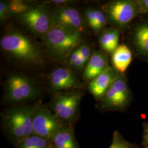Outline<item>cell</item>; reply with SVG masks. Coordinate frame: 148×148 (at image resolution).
Masks as SVG:
<instances>
[{
	"label": "cell",
	"instance_id": "83f0119b",
	"mask_svg": "<svg viewBox=\"0 0 148 148\" xmlns=\"http://www.w3.org/2000/svg\"><path fill=\"white\" fill-rule=\"evenodd\" d=\"M52 148H53V147H52Z\"/></svg>",
	"mask_w": 148,
	"mask_h": 148
},
{
	"label": "cell",
	"instance_id": "8992f818",
	"mask_svg": "<svg viewBox=\"0 0 148 148\" xmlns=\"http://www.w3.org/2000/svg\"><path fill=\"white\" fill-rule=\"evenodd\" d=\"M52 11L47 5H34L19 16L21 24L34 35L42 38L53 27Z\"/></svg>",
	"mask_w": 148,
	"mask_h": 148
},
{
	"label": "cell",
	"instance_id": "ffe728a7",
	"mask_svg": "<svg viewBox=\"0 0 148 148\" xmlns=\"http://www.w3.org/2000/svg\"><path fill=\"white\" fill-rule=\"evenodd\" d=\"M11 15L21 16L29 10L34 5L29 1L23 0H12L8 1Z\"/></svg>",
	"mask_w": 148,
	"mask_h": 148
},
{
	"label": "cell",
	"instance_id": "d4e9b609",
	"mask_svg": "<svg viewBox=\"0 0 148 148\" xmlns=\"http://www.w3.org/2000/svg\"><path fill=\"white\" fill-rule=\"evenodd\" d=\"M140 13H148V0H137Z\"/></svg>",
	"mask_w": 148,
	"mask_h": 148
},
{
	"label": "cell",
	"instance_id": "4316f807",
	"mask_svg": "<svg viewBox=\"0 0 148 148\" xmlns=\"http://www.w3.org/2000/svg\"><path fill=\"white\" fill-rule=\"evenodd\" d=\"M143 144L145 148H148V125L145 129L143 137Z\"/></svg>",
	"mask_w": 148,
	"mask_h": 148
},
{
	"label": "cell",
	"instance_id": "ba28073f",
	"mask_svg": "<svg viewBox=\"0 0 148 148\" xmlns=\"http://www.w3.org/2000/svg\"><path fill=\"white\" fill-rule=\"evenodd\" d=\"M131 91L126 76L119 74L106 95L101 99L102 108L109 110H121L129 104Z\"/></svg>",
	"mask_w": 148,
	"mask_h": 148
},
{
	"label": "cell",
	"instance_id": "5b68a950",
	"mask_svg": "<svg viewBox=\"0 0 148 148\" xmlns=\"http://www.w3.org/2000/svg\"><path fill=\"white\" fill-rule=\"evenodd\" d=\"M108 23L118 29L125 28L140 14L137 1L116 0L106 3L103 7Z\"/></svg>",
	"mask_w": 148,
	"mask_h": 148
},
{
	"label": "cell",
	"instance_id": "6da1fadb",
	"mask_svg": "<svg viewBox=\"0 0 148 148\" xmlns=\"http://www.w3.org/2000/svg\"><path fill=\"white\" fill-rule=\"evenodd\" d=\"M2 52L13 62L27 66H42L45 62L43 49L22 32L10 30L0 40Z\"/></svg>",
	"mask_w": 148,
	"mask_h": 148
},
{
	"label": "cell",
	"instance_id": "52a82bcc",
	"mask_svg": "<svg viewBox=\"0 0 148 148\" xmlns=\"http://www.w3.org/2000/svg\"><path fill=\"white\" fill-rule=\"evenodd\" d=\"M62 121L51 109L39 104L32 121V133L51 142L54 135L65 127Z\"/></svg>",
	"mask_w": 148,
	"mask_h": 148
},
{
	"label": "cell",
	"instance_id": "5bb4252c",
	"mask_svg": "<svg viewBox=\"0 0 148 148\" xmlns=\"http://www.w3.org/2000/svg\"><path fill=\"white\" fill-rule=\"evenodd\" d=\"M109 66L106 54L101 51L93 52L86 66L84 78L92 81Z\"/></svg>",
	"mask_w": 148,
	"mask_h": 148
},
{
	"label": "cell",
	"instance_id": "7a4b0ae2",
	"mask_svg": "<svg viewBox=\"0 0 148 148\" xmlns=\"http://www.w3.org/2000/svg\"><path fill=\"white\" fill-rule=\"evenodd\" d=\"M44 49L54 60L69 58L75 49L82 43L83 33L60 27H53L42 38Z\"/></svg>",
	"mask_w": 148,
	"mask_h": 148
},
{
	"label": "cell",
	"instance_id": "7c38bea8",
	"mask_svg": "<svg viewBox=\"0 0 148 148\" xmlns=\"http://www.w3.org/2000/svg\"><path fill=\"white\" fill-rule=\"evenodd\" d=\"M120 73L114 67L109 66L102 73L90 81L88 86L90 93L97 99H101Z\"/></svg>",
	"mask_w": 148,
	"mask_h": 148
},
{
	"label": "cell",
	"instance_id": "e0dca14e",
	"mask_svg": "<svg viewBox=\"0 0 148 148\" xmlns=\"http://www.w3.org/2000/svg\"><path fill=\"white\" fill-rule=\"evenodd\" d=\"M120 30L116 27H106L101 32L99 43L101 49L106 53L112 54L119 45Z\"/></svg>",
	"mask_w": 148,
	"mask_h": 148
},
{
	"label": "cell",
	"instance_id": "603a6c76",
	"mask_svg": "<svg viewBox=\"0 0 148 148\" xmlns=\"http://www.w3.org/2000/svg\"><path fill=\"white\" fill-rule=\"evenodd\" d=\"M77 49L80 57L87 65L93 54L92 53V48L90 46L86 43H82L77 48Z\"/></svg>",
	"mask_w": 148,
	"mask_h": 148
},
{
	"label": "cell",
	"instance_id": "9c48e42d",
	"mask_svg": "<svg viewBox=\"0 0 148 148\" xmlns=\"http://www.w3.org/2000/svg\"><path fill=\"white\" fill-rule=\"evenodd\" d=\"M82 94L66 92L55 95L51 103L52 111L64 122H71L77 116Z\"/></svg>",
	"mask_w": 148,
	"mask_h": 148
},
{
	"label": "cell",
	"instance_id": "2e32d148",
	"mask_svg": "<svg viewBox=\"0 0 148 148\" xmlns=\"http://www.w3.org/2000/svg\"><path fill=\"white\" fill-rule=\"evenodd\" d=\"M111 59L113 67L119 73L123 74L131 63L132 52L126 45L122 44L119 45L112 54Z\"/></svg>",
	"mask_w": 148,
	"mask_h": 148
},
{
	"label": "cell",
	"instance_id": "ac0fdd59",
	"mask_svg": "<svg viewBox=\"0 0 148 148\" xmlns=\"http://www.w3.org/2000/svg\"><path fill=\"white\" fill-rule=\"evenodd\" d=\"M53 148H79L73 130L65 126L56 133L51 139Z\"/></svg>",
	"mask_w": 148,
	"mask_h": 148
},
{
	"label": "cell",
	"instance_id": "cb8c5ba5",
	"mask_svg": "<svg viewBox=\"0 0 148 148\" xmlns=\"http://www.w3.org/2000/svg\"><path fill=\"white\" fill-rule=\"evenodd\" d=\"M11 16L9 3L7 1H0V21L1 22L5 21L9 16Z\"/></svg>",
	"mask_w": 148,
	"mask_h": 148
},
{
	"label": "cell",
	"instance_id": "3957f363",
	"mask_svg": "<svg viewBox=\"0 0 148 148\" xmlns=\"http://www.w3.org/2000/svg\"><path fill=\"white\" fill-rule=\"evenodd\" d=\"M38 104L13 106L3 112L2 116L3 128L16 144L33 134V118Z\"/></svg>",
	"mask_w": 148,
	"mask_h": 148
},
{
	"label": "cell",
	"instance_id": "d6986e66",
	"mask_svg": "<svg viewBox=\"0 0 148 148\" xmlns=\"http://www.w3.org/2000/svg\"><path fill=\"white\" fill-rule=\"evenodd\" d=\"M16 148H52V146L51 141L32 134L17 143Z\"/></svg>",
	"mask_w": 148,
	"mask_h": 148
},
{
	"label": "cell",
	"instance_id": "484cf974",
	"mask_svg": "<svg viewBox=\"0 0 148 148\" xmlns=\"http://www.w3.org/2000/svg\"><path fill=\"white\" fill-rule=\"evenodd\" d=\"M70 2H71V1H67V0H54V1H51L50 3L57 5L58 6H62V5H66L70 3Z\"/></svg>",
	"mask_w": 148,
	"mask_h": 148
},
{
	"label": "cell",
	"instance_id": "277c9868",
	"mask_svg": "<svg viewBox=\"0 0 148 148\" xmlns=\"http://www.w3.org/2000/svg\"><path fill=\"white\" fill-rule=\"evenodd\" d=\"M41 95V90L37 82L27 75L13 73L5 79L3 99L7 102L16 103L31 101Z\"/></svg>",
	"mask_w": 148,
	"mask_h": 148
},
{
	"label": "cell",
	"instance_id": "8fae6325",
	"mask_svg": "<svg viewBox=\"0 0 148 148\" xmlns=\"http://www.w3.org/2000/svg\"><path fill=\"white\" fill-rule=\"evenodd\" d=\"M51 90L55 93L82 87V84L76 75L69 69L58 68L49 76Z\"/></svg>",
	"mask_w": 148,
	"mask_h": 148
},
{
	"label": "cell",
	"instance_id": "9a60e30c",
	"mask_svg": "<svg viewBox=\"0 0 148 148\" xmlns=\"http://www.w3.org/2000/svg\"><path fill=\"white\" fill-rule=\"evenodd\" d=\"M84 16L86 23L95 34H101L108 23L105 13L96 7L86 8Z\"/></svg>",
	"mask_w": 148,
	"mask_h": 148
},
{
	"label": "cell",
	"instance_id": "4fadbf2b",
	"mask_svg": "<svg viewBox=\"0 0 148 148\" xmlns=\"http://www.w3.org/2000/svg\"><path fill=\"white\" fill-rule=\"evenodd\" d=\"M130 43L138 55L148 61V21L136 25L130 34Z\"/></svg>",
	"mask_w": 148,
	"mask_h": 148
},
{
	"label": "cell",
	"instance_id": "30bf717a",
	"mask_svg": "<svg viewBox=\"0 0 148 148\" xmlns=\"http://www.w3.org/2000/svg\"><path fill=\"white\" fill-rule=\"evenodd\" d=\"M53 27H60L81 32L86 30L84 16L79 11L68 5L57 6L52 11Z\"/></svg>",
	"mask_w": 148,
	"mask_h": 148
},
{
	"label": "cell",
	"instance_id": "44dd1931",
	"mask_svg": "<svg viewBox=\"0 0 148 148\" xmlns=\"http://www.w3.org/2000/svg\"><path fill=\"white\" fill-rule=\"evenodd\" d=\"M68 59L70 66L76 70L81 71L86 68V64L80 57L77 48L70 54Z\"/></svg>",
	"mask_w": 148,
	"mask_h": 148
},
{
	"label": "cell",
	"instance_id": "7402d4cb",
	"mask_svg": "<svg viewBox=\"0 0 148 148\" xmlns=\"http://www.w3.org/2000/svg\"><path fill=\"white\" fill-rule=\"evenodd\" d=\"M130 145L126 141L117 131L113 134L112 141L109 148H130Z\"/></svg>",
	"mask_w": 148,
	"mask_h": 148
}]
</instances>
